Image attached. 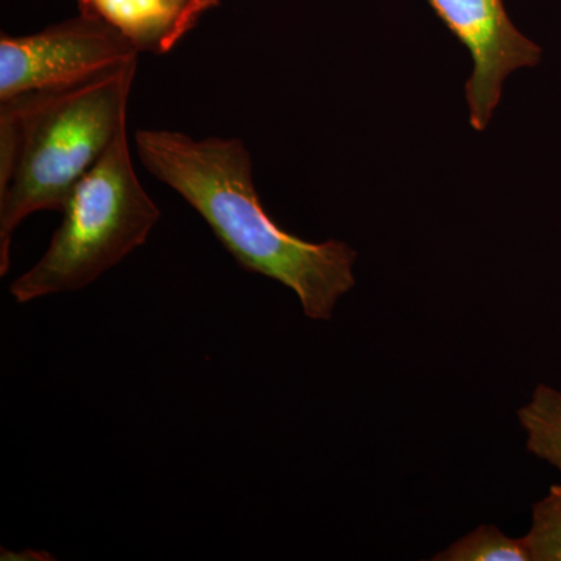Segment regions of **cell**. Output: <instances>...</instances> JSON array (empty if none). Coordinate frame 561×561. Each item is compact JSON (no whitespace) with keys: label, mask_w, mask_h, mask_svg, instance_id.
Listing matches in <instances>:
<instances>
[{"label":"cell","mask_w":561,"mask_h":561,"mask_svg":"<svg viewBox=\"0 0 561 561\" xmlns=\"http://www.w3.org/2000/svg\"><path fill=\"white\" fill-rule=\"evenodd\" d=\"M135 144L144 168L201 214L243 271L294 291L308 319H332L339 300L356 286V250L335 239L305 241L280 228L262 206L241 139L138 130Z\"/></svg>","instance_id":"cell-1"},{"label":"cell","mask_w":561,"mask_h":561,"mask_svg":"<svg viewBox=\"0 0 561 561\" xmlns=\"http://www.w3.org/2000/svg\"><path fill=\"white\" fill-rule=\"evenodd\" d=\"M138 61L73 84L0 101V275L14 231L32 214L61 213L70 192L127 130Z\"/></svg>","instance_id":"cell-2"},{"label":"cell","mask_w":561,"mask_h":561,"mask_svg":"<svg viewBox=\"0 0 561 561\" xmlns=\"http://www.w3.org/2000/svg\"><path fill=\"white\" fill-rule=\"evenodd\" d=\"M41 260L10 286L20 305L84 289L142 247L161 210L133 165L128 130L70 192Z\"/></svg>","instance_id":"cell-3"},{"label":"cell","mask_w":561,"mask_h":561,"mask_svg":"<svg viewBox=\"0 0 561 561\" xmlns=\"http://www.w3.org/2000/svg\"><path fill=\"white\" fill-rule=\"evenodd\" d=\"M121 33L79 14L32 35L0 38V101L73 87L138 61Z\"/></svg>","instance_id":"cell-4"},{"label":"cell","mask_w":561,"mask_h":561,"mask_svg":"<svg viewBox=\"0 0 561 561\" xmlns=\"http://www.w3.org/2000/svg\"><path fill=\"white\" fill-rule=\"evenodd\" d=\"M449 32L467 47L471 73L465 84L470 124L486 130L504 83L519 69L535 68L542 57L534 43L511 20L504 0H427Z\"/></svg>","instance_id":"cell-5"},{"label":"cell","mask_w":561,"mask_h":561,"mask_svg":"<svg viewBox=\"0 0 561 561\" xmlns=\"http://www.w3.org/2000/svg\"><path fill=\"white\" fill-rule=\"evenodd\" d=\"M80 14L110 25L139 54L168 55L220 0H77Z\"/></svg>","instance_id":"cell-6"},{"label":"cell","mask_w":561,"mask_h":561,"mask_svg":"<svg viewBox=\"0 0 561 561\" xmlns=\"http://www.w3.org/2000/svg\"><path fill=\"white\" fill-rule=\"evenodd\" d=\"M518 420L529 453L561 472V391L540 383L519 409Z\"/></svg>","instance_id":"cell-7"},{"label":"cell","mask_w":561,"mask_h":561,"mask_svg":"<svg viewBox=\"0 0 561 561\" xmlns=\"http://www.w3.org/2000/svg\"><path fill=\"white\" fill-rule=\"evenodd\" d=\"M434 561H531L523 538H512L500 527L483 524L454 541Z\"/></svg>","instance_id":"cell-8"},{"label":"cell","mask_w":561,"mask_h":561,"mask_svg":"<svg viewBox=\"0 0 561 561\" xmlns=\"http://www.w3.org/2000/svg\"><path fill=\"white\" fill-rule=\"evenodd\" d=\"M524 540L531 561H561V483L531 508V526Z\"/></svg>","instance_id":"cell-9"}]
</instances>
